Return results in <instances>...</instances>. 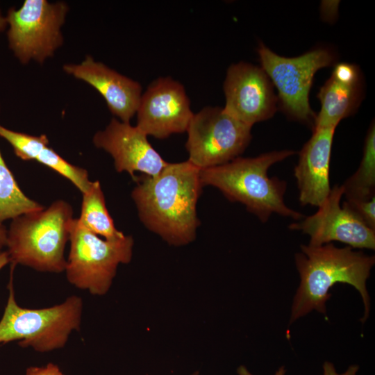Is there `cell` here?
<instances>
[{
    "label": "cell",
    "instance_id": "6da1fadb",
    "mask_svg": "<svg viewBox=\"0 0 375 375\" xmlns=\"http://www.w3.org/2000/svg\"><path fill=\"white\" fill-rule=\"evenodd\" d=\"M135 181L131 197L145 227L170 244L193 241L199 226L197 203L203 187L200 169L188 160L168 162L157 175Z\"/></svg>",
    "mask_w": 375,
    "mask_h": 375
},
{
    "label": "cell",
    "instance_id": "7a4b0ae2",
    "mask_svg": "<svg viewBox=\"0 0 375 375\" xmlns=\"http://www.w3.org/2000/svg\"><path fill=\"white\" fill-rule=\"evenodd\" d=\"M301 252L295 255L300 283L294 297L290 324L313 310L326 314L329 290L336 283L351 285L359 292L365 307L360 319L364 323L370 308L366 283L375 263L374 256L354 251L350 247L339 248L332 243L301 244Z\"/></svg>",
    "mask_w": 375,
    "mask_h": 375
},
{
    "label": "cell",
    "instance_id": "3957f363",
    "mask_svg": "<svg viewBox=\"0 0 375 375\" xmlns=\"http://www.w3.org/2000/svg\"><path fill=\"white\" fill-rule=\"evenodd\" d=\"M292 150L273 151L253 158L238 157L225 164L200 169L203 186L219 189L231 201L240 202L261 222L271 215L301 220L304 215L289 208L284 201L286 182L269 177L271 166L292 156Z\"/></svg>",
    "mask_w": 375,
    "mask_h": 375
},
{
    "label": "cell",
    "instance_id": "277c9868",
    "mask_svg": "<svg viewBox=\"0 0 375 375\" xmlns=\"http://www.w3.org/2000/svg\"><path fill=\"white\" fill-rule=\"evenodd\" d=\"M74 219L71 204L57 199L47 208L11 219L6 244L10 262L42 272H65V249Z\"/></svg>",
    "mask_w": 375,
    "mask_h": 375
},
{
    "label": "cell",
    "instance_id": "5b68a950",
    "mask_svg": "<svg viewBox=\"0 0 375 375\" xmlns=\"http://www.w3.org/2000/svg\"><path fill=\"white\" fill-rule=\"evenodd\" d=\"M11 265L8 297L0 320V344L18 340L22 347H31L38 352L62 348L69 335L79 331L83 300L72 295L56 306L30 309L19 306L15 297L13 270Z\"/></svg>",
    "mask_w": 375,
    "mask_h": 375
},
{
    "label": "cell",
    "instance_id": "8992f818",
    "mask_svg": "<svg viewBox=\"0 0 375 375\" xmlns=\"http://www.w3.org/2000/svg\"><path fill=\"white\" fill-rule=\"evenodd\" d=\"M70 247L65 272L68 282L93 295L105 294L119 264L132 258L131 235L115 240L101 239L84 228L74 218L69 240Z\"/></svg>",
    "mask_w": 375,
    "mask_h": 375
},
{
    "label": "cell",
    "instance_id": "52a82bcc",
    "mask_svg": "<svg viewBox=\"0 0 375 375\" xmlns=\"http://www.w3.org/2000/svg\"><path fill=\"white\" fill-rule=\"evenodd\" d=\"M69 11L63 1L25 0L6 16L9 49L22 65L44 64L64 43L62 28Z\"/></svg>",
    "mask_w": 375,
    "mask_h": 375
},
{
    "label": "cell",
    "instance_id": "ba28073f",
    "mask_svg": "<svg viewBox=\"0 0 375 375\" xmlns=\"http://www.w3.org/2000/svg\"><path fill=\"white\" fill-rule=\"evenodd\" d=\"M261 68L278 93V101L291 119L314 126L316 115L309 103L313 77L320 69L331 66L335 60L327 48H316L299 56H279L264 44L258 48Z\"/></svg>",
    "mask_w": 375,
    "mask_h": 375
},
{
    "label": "cell",
    "instance_id": "9c48e42d",
    "mask_svg": "<svg viewBox=\"0 0 375 375\" xmlns=\"http://www.w3.org/2000/svg\"><path fill=\"white\" fill-rule=\"evenodd\" d=\"M251 131L224 108L204 107L194 114L186 131L188 160L200 169L225 164L244 151Z\"/></svg>",
    "mask_w": 375,
    "mask_h": 375
},
{
    "label": "cell",
    "instance_id": "30bf717a",
    "mask_svg": "<svg viewBox=\"0 0 375 375\" xmlns=\"http://www.w3.org/2000/svg\"><path fill=\"white\" fill-rule=\"evenodd\" d=\"M135 115V126L147 136L164 139L185 132L194 113L183 85L167 76L159 77L148 85Z\"/></svg>",
    "mask_w": 375,
    "mask_h": 375
},
{
    "label": "cell",
    "instance_id": "8fae6325",
    "mask_svg": "<svg viewBox=\"0 0 375 375\" xmlns=\"http://www.w3.org/2000/svg\"><path fill=\"white\" fill-rule=\"evenodd\" d=\"M342 185H335L318 210L300 222L291 224L292 230L301 231L310 237L309 245L321 246L339 241L352 249H375V231L363 224L342 204Z\"/></svg>",
    "mask_w": 375,
    "mask_h": 375
},
{
    "label": "cell",
    "instance_id": "7c38bea8",
    "mask_svg": "<svg viewBox=\"0 0 375 375\" xmlns=\"http://www.w3.org/2000/svg\"><path fill=\"white\" fill-rule=\"evenodd\" d=\"M224 92V109L251 127L276 111L278 98L270 79L261 67L251 63L240 62L228 68Z\"/></svg>",
    "mask_w": 375,
    "mask_h": 375
},
{
    "label": "cell",
    "instance_id": "4fadbf2b",
    "mask_svg": "<svg viewBox=\"0 0 375 375\" xmlns=\"http://www.w3.org/2000/svg\"><path fill=\"white\" fill-rule=\"evenodd\" d=\"M92 143L111 156L117 172H126L134 181L135 172L153 176L168 163L138 126L116 118L112 119L103 130L94 133Z\"/></svg>",
    "mask_w": 375,
    "mask_h": 375
},
{
    "label": "cell",
    "instance_id": "5bb4252c",
    "mask_svg": "<svg viewBox=\"0 0 375 375\" xmlns=\"http://www.w3.org/2000/svg\"><path fill=\"white\" fill-rule=\"evenodd\" d=\"M67 74L94 88L104 99L110 112L124 122L136 114L142 94L139 82L124 76L87 55L78 63H65Z\"/></svg>",
    "mask_w": 375,
    "mask_h": 375
},
{
    "label": "cell",
    "instance_id": "9a60e30c",
    "mask_svg": "<svg viewBox=\"0 0 375 375\" xmlns=\"http://www.w3.org/2000/svg\"><path fill=\"white\" fill-rule=\"evenodd\" d=\"M335 130V127L314 128L299 152L294 172L303 206L319 207L331 192L329 169Z\"/></svg>",
    "mask_w": 375,
    "mask_h": 375
},
{
    "label": "cell",
    "instance_id": "2e32d148",
    "mask_svg": "<svg viewBox=\"0 0 375 375\" xmlns=\"http://www.w3.org/2000/svg\"><path fill=\"white\" fill-rule=\"evenodd\" d=\"M12 149L21 160H35L51 169L69 181L81 194L91 184L88 171L67 162L49 147L48 137L44 134L33 135L22 133L15 139Z\"/></svg>",
    "mask_w": 375,
    "mask_h": 375
},
{
    "label": "cell",
    "instance_id": "e0dca14e",
    "mask_svg": "<svg viewBox=\"0 0 375 375\" xmlns=\"http://www.w3.org/2000/svg\"><path fill=\"white\" fill-rule=\"evenodd\" d=\"M317 98L321 109L316 115L314 128L335 127L354 112L361 99V81L347 83L333 76L320 88Z\"/></svg>",
    "mask_w": 375,
    "mask_h": 375
},
{
    "label": "cell",
    "instance_id": "ac0fdd59",
    "mask_svg": "<svg viewBox=\"0 0 375 375\" xmlns=\"http://www.w3.org/2000/svg\"><path fill=\"white\" fill-rule=\"evenodd\" d=\"M82 203L78 222L89 231L106 240L122 238L124 234L117 230L106 205L105 197L99 181H92L82 193Z\"/></svg>",
    "mask_w": 375,
    "mask_h": 375
},
{
    "label": "cell",
    "instance_id": "d6986e66",
    "mask_svg": "<svg viewBox=\"0 0 375 375\" xmlns=\"http://www.w3.org/2000/svg\"><path fill=\"white\" fill-rule=\"evenodd\" d=\"M346 199L367 200L375 192V126L370 125L361 162L355 173L342 185Z\"/></svg>",
    "mask_w": 375,
    "mask_h": 375
},
{
    "label": "cell",
    "instance_id": "ffe728a7",
    "mask_svg": "<svg viewBox=\"0 0 375 375\" xmlns=\"http://www.w3.org/2000/svg\"><path fill=\"white\" fill-rule=\"evenodd\" d=\"M44 208L21 190L0 151V224Z\"/></svg>",
    "mask_w": 375,
    "mask_h": 375
},
{
    "label": "cell",
    "instance_id": "44dd1931",
    "mask_svg": "<svg viewBox=\"0 0 375 375\" xmlns=\"http://www.w3.org/2000/svg\"><path fill=\"white\" fill-rule=\"evenodd\" d=\"M342 205L367 227L375 231V197L367 200L346 199Z\"/></svg>",
    "mask_w": 375,
    "mask_h": 375
},
{
    "label": "cell",
    "instance_id": "7402d4cb",
    "mask_svg": "<svg viewBox=\"0 0 375 375\" xmlns=\"http://www.w3.org/2000/svg\"><path fill=\"white\" fill-rule=\"evenodd\" d=\"M360 72L353 64L339 63L334 67L331 76L336 79L347 83H357L361 81Z\"/></svg>",
    "mask_w": 375,
    "mask_h": 375
},
{
    "label": "cell",
    "instance_id": "603a6c76",
    "mask_svg": "<svg viewBox=\"0 0 375 375\" xmlns=\"http://www.w3.org/2000/svg\"><path fill=\"white\" fill-rule=\"evenodd\" d=\"M26 375H64L59 367L53 363H48L43 367H30Z\"/></svg>",
    "mask_w": 375,
    "mask_h": 375
},
{
    "label": "cell",
    "instance_id": "cb8c5ba5",
    "mask_svg": "<svg viewBox=\"0 0 375 375\" xmlns=\"http://www.w3.org/2000/svg\"><path fill=\"white\" fill-rule=\"evenodd\" d=\"M322 368L323 375H356L359 369V366L357 365H350L344 372L339 374L337 372L335 367L332 362L325 361Z\"/></svg>",
    "mask_w": 375,
    "mask_h": 375
},
{
    "label": "cell",
    "instance_id": "d4e9b609",
    "mask_svg": "<svg viewBox=\"0 0 375 375\" xmlns=\"http://www.w3.org/2000/svg\"><path fill=\"white\" fill-rule=\"evenodd\" d=\"M237 372L238 375H253L245 366L241 365L238 369ZM286 372L285 368L284 366H281L278 370L275 372L274 375H285Z\"/></svg>",
    "mask_w": 375,
    "mask_h": 375
},
{
    "label": "cell",
    "instance_id": "484cf974",
    "mask_svg": "<svg viewBox=\"0 0 375 375\" xmlns=\"http://www.w3.org/2000/svg\"><path fill=\"white\" fill-rule=\"evenodd\" d=\"M6 232L7 229L3 224H0V250H3V248L6 247Z\"/></svg>",
    "mask_w": 375,
    "mask_h": 375
},
{
    "label": "cell",
    "instance_id": "4316f807",
    "mask_svg": "<svg viewBox=\"0 0 375 375\" xmlns=\"http://www.w3.org/2000/svg\"><path fill=\"white\" fill-rule=\"evenodd\" d=\"M10 263V258L6 250H0V270Z\"/></svg>",
    "mask_w": 375,
    "mask_h": 375
},
{
    "label": "cell",
    "instance_id": "83f0119b",
    "mask_svg": "<svg viewBox=\"0 0 375 375\" xmlns=\"http://www.w3.org/2000/svg\"><path fill=\"white\" fill-rule=\"evenodd\" d=\"M7 28V22L6 16L3 15L0 8V33L4 31Z\"/></svg>",
    "mask_w": 375,
    "mask_h": 375
},
{
    "label": "cell",
    "instance_id": "f1b7e54d",
    "mask_svg": "<svg viewBox=\"0 0 375 375\" xmlns=\"http://www.w3.org/2000/svg\"><path fill=\"white\" fill-rule=\"evenodd\" d=\"M192 375H198V373H197V372H196V373H194V374H192Z\"/></svg>",
    "mask_w": 375,
    "mask_h": 375
}]
</instances>
